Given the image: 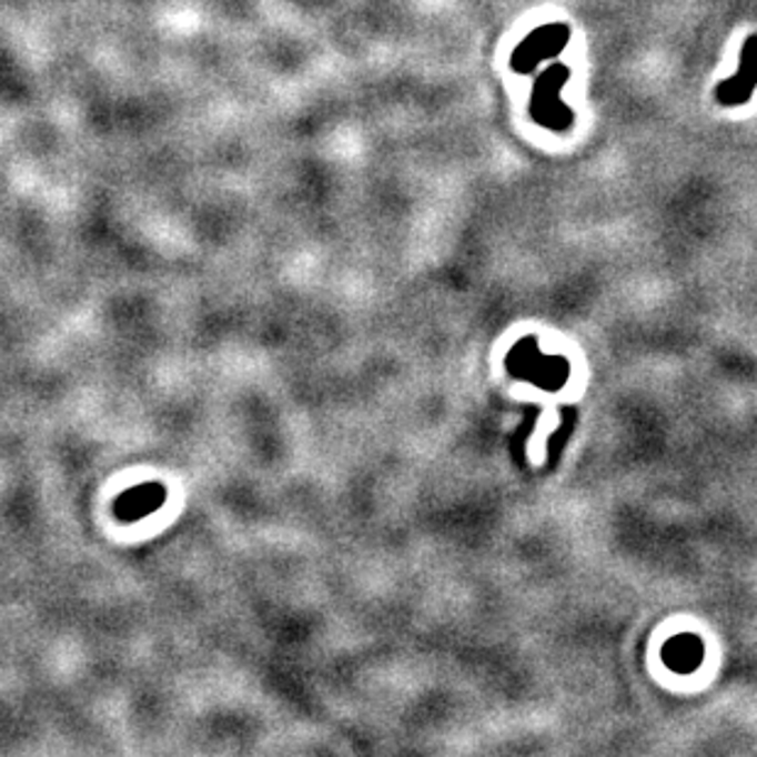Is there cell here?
<instances>
[{
    "instance_id": "1",
    "label": "cell",
    "mask_w": 757,
    "mask_h": 757,
    "mask_svg": "<svg viewBox=\"0 0 757 757\" xmlns=\"http://www.w3.org/2000/svg\"><path fill=\"white\" fill-rule=\"evenodd\" d=\"M569 74H572L569 67L554 64L537 79L535 91H532L529 101L532 118H535L539 125L554 130V133H564V130H569L574 123L572 109L562 101V87L569 81Z\"/></svg>"
},
{
    "instance_id": "3",
    "label": "cell",
    "mask_w": 757,
    "mask_h": 757,
    "mask_svg": "<svg viewBox=\"0 0 757 757\" xmlns=\"http://www.w3.org/2000/svg\"><path fill=\"white\" fill-rule=\"evenodd\" d=\"M757 89V34H750L740 50V64L736 77L716 87V101L724 105L748 103Z\"/></svg>"
},
{
    "instance_id": "2",
    "label": "cell",
    "mask_w": 757,
    "mask_h": 757,
    "mask_svg": "<svg viewBox=\"0 0 757 757\" xmlns=\"http://www.w3.org/2000/svg\"><path fill=\"white\" fill-rule=\"evenodd\" d=\"M572 40L569 26H562V22H552V26L537 28L535 32L525 38L517 44V50L511 57V67L517 74H527L535 69L542 59L557 57L566 44Z\"/></svg>"
}]
</instances>
